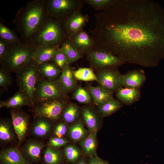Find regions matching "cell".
<instances>
[{"instance_id": "cell-1", "label": "cell", "mask_w": 164, "mask_h": 164, "mask_svg": "<svg viewBox=\"0 0 164 164\" xmlns=\"http://www.w3.org/2000/svg\"><path fill=\"white\" fill-rule=\"evenodd\" d=\"M95 15V27L90 30L94 49L146 67L164 56V10L155 2L115 0Z\"/></svg>"}, {"instance_id": "cell-2", "label": "cell", "mask_w": 164, "mask_h": 164, "mask_svg": "<svg viewBox=\"0 0 164 164\" xmlns=\"http://www.w3.org/2000/svg\"><path fill=\"white\" fill-rule=\"evenodd\" d=\"M48 15L46 0L32 1L20 9L13 22L23 41H32Z\"/></svg>"}, {"instance_id": "cell-3", "label": "cell", "mask_w": 164, "mask_h": 164, "mask_svg": "<svg viewBox=\"0 0 164 164\" xmlns=\"http://www.w3.org/2000/svg\"><path fill=\"white\" fill-rule=\"evenodd\" d=\"M66 19L56 18L48 14L31 42L37 46L46 45L60 47L69 37L66 26Z\"/></svg>"}, {"instance_id": "cell-4", "label": "cell", "mask_w": 164, "mask_h": 164, "mask_svg": "<svg viewBox=\"0 0 164 164\" xmlns=\"http://www.w3.org/2000/svg\"><path fill=\"white\" fill-rule=\"evenodd\" d=\"M37 46L32 42H25L11 45L7 55L1 64L10 72L15 73L33 61V54Z\"/></svg>"}, {"instance_id": "cell-5", "label": "cell", "mask_w": 164, "mask_h": 164, "mask_svg": "<svg viewBox=\"0 0 164 164\" xmlns=\"http://www.w3.org/2000/svg\"><path fill=\"white\" fill-rule=\"evenodd\" d=\"M38 65L33 61L16 73L19 90L28 97L32 106L35 103V94L39 77Z\"/></svg>"}, {"instance_id": "cell-6", "label": "cell", "mask_w": 164, "mask_h": 164, "mask_svg": "<svg viewBox=\"0 0 164 164\" xmlns=\"http://www.w3.org/2000/svg\"><path fill=\"white\" fill-rule=\"evenodd\" d=\"M65 97L37 101L31 110L34 117L56 121L67 104Z\"/></svg>"}, {"instance_id": "cell-7", "label": "cell", "mask_w": 164, "mask_h": 164, "mask_svg": "<svg viewBox=\"0 0 164 164\" xmlns=\"http://www.w3.org/2000/svg\"><path fill=\"white\" fill-rule=\"evenodd\" d=\"M46 2L49 14L64 19L80 10L84 2L80 0H46Z\"/></svg>"}, {"instance_id": "cell-8", "label": "cell", "mask_w": 164, "mask_h": 164, "mask_svg": "<svg viewBox=\"0 0 164 164\" xmlns=\"http://www.w3.org/2000/svg\"><path fill=\"white\" fill-rule=\"evenodd\" d=\"M59 78L48 79L39 75L35 94V103L45 100L65 97L66 94L61 88Z\"/></svg>"}, {"instance_id": "cell-9", "label": "cell", "mask_w": 164, "mask_h": 164, "mask_svg": "<svg viewBox=\"0 0 164 164\" xmlns=\"http://www.w3.org/2000/svg\"><path fill=\"white\" fill-rule=\"evenodd\" d=\"M87 55L89 60L95 67L104 69L114 68L125 63L122 58L103 50L94 49Z\"/></svg>"}, {"instance_id": "cell-10", "label": "cell", "mask_w": 164, "mask_h": 164, "mask_svg": "<svg viewBox=\"0 0 164 164\" xmlns=\"http://www.w3.org/2000/svg\"><path fill=\"white\" fill-rule=\"evenodd\" d=\"M114 68H104L97 77L100 86L112 92L117 90L122 86V75Z\"/></svg>"}, {"instance_id": "cell-11", "label": "cell", "mask_w": 164, "mask_h": 164, "mask_svg": "<svg viewBox=\"0 0 164 164\" xmlns=\"http://www.w3.org/2000/svg\"><path fill=\"white\" fill-rule=\"evenodd\" d=\"M11 114L14 131L19 142L22 141L27 134L29 124V117L20 108L12 109Z\"/></svg>"}, {"instance_id": "cell-12", "label": "cell", "mask_w": 164, "mask_h": 164, "mask_svg": "<svg viewBox=\"0 0 164 164\" xmlns=\"http://www.w3.org/2000/svg\"><path fill=\"white\" fill-rule=\"evenodd\" d=\"M69 39L81 54L87 53L94 49V43L90 35L83 30L70 35Z\"/></svg>"}, {"instance_id": "cell-13", "label": "cell", "mask_w": 164, "mask_h": 164, "mask_svg": "<svg viewBox=\"0 0 164 164\" xmlns=\"http://www.w3.org/2000/svg\"><path fill=\"white\" fill-rule=\"evenodd\" d=\"M88 19V15H83L80 10L74 12L68 18L66 21V26L69 36L82 30Z\"/></svg>"}, {"instance_id": "cell-14", "label": "cell", "mask_w": 164, "mask_h": 164, "mask_svg": "<svg viewBox=\"0 0 164 164\" xmlns=\"http://www.w3.org/2000/svg\"><path fill=\"white\" fill-rule=\"evenodd\" d=\"M58 46L42 45L36 46L34 51L33 61L38 65L43 63L52 61Z\"/></svg>"}, {"instance_id": "cell-15", "label": "cell", "mask_w": 164, "mask_h": 164, "mask_svg": "<svg viewBox=\"0 0 164 164\" xmlns=\"http://www.w3.org/2000/svg\"><path fill=\"white\" fill-rule=\"evenodd\" d=\"M28 106L32 107L30 100L26 95L19 90L11 97L5 101H0V108L6 107L12 109L20 108Z\"/></svg>"}, {"instance_id": "cell-16", "label": "cell", "mask_w": 164, "mask_h": 164, "mask_svg": "<svg viewBox=\"0 0 164 164\" xmlns=\"http://www.w3.org/2000/svg\"><path fill=\"white\" fill-rule=\"evenodd\" d=\"M74 71L69 65L66 66L62 70L59 78L61 88L66 94L74 88L76 83V79L74 75Z\"/></svg>"}, {"instance_id": "cell-17", "label": "cell", "mask_w": 164, "mask_h": 164, "mask_svg": "<svg viewBox=\"0 0 164 164\" xmlns=\"http://www.w3.org/2000/svg\"><path fill=\"white\" fill-rule=\"evenodd\" d=\"M0 160L4 164H29L16 148L7 149L1 152Z\"/></svg>"}, {"instance_id": "cell-18", "label": "cell", "mask_w": 164, "mask_h": 164, "mask_svg": "<svg viewBox=\"0 0 164 164\" xmlns=\"http://www.w3.org/2000/svg\"><path fill=\"white\" fill-rule=\"evenodd\" d=\"M145 80V76L142 72L138 70H133L122 75V86L125 87L139 88Z\"/></svg>"}, {"instance_id": "cell-19", "label": "cell", "mask_w": 164, "mask_h": 164, "mask_svg": "<svg viewBox=\"0 0 164 164\" xmlns=\"http://www.w3.org/2000/svg\"><path fill=\"white\" fill-rule=\"evenodd\" d=\"M87 90L92 96L96 105L100 107L107 101L113 98L112 92L101 86L87 87Z\"/></svg>"}, {"instance_id": "cell-20", "label": "cell", "mask_w": 164, "mask_h": 164, "mask_svg": "<svg viewBox=\"0 0 164 164\" xmlns=\"http://www.w3.org/2000/svg\"><path fill=\"white\" fill-rule=\"evenodd\" d=\"M39 75L41 77L48 79H58L62 72L61 70L52 61L41 63L38 66Z\"/></svg>"}, {"instance_id": "cell-21", "label": "cell", "mask_w": 164, "mask_h": 164, "mask_svg": "<svg viewBox=\"0 0 164 164\" xmlns=\"http://www.w3.org/2000/svg\"><path fill=\"white\" fill-rule=\"evenodd\" d=\"M139 88H120L117 90L116 96L121 101L129 104L136 101L139 96Z\"/></svg>"}, {"instance_id": "cell-22", "label": "cell", "mask_w": 164, "mask_h": 164, "mask_svg": "<svg viewBox=\"0 0 164 164\" xmlns=\"http://www.w3.org/2000/svg\"><path fill=\"white\" fill-rule=\"evenodd\" d=\"M44 146V144L39 142L30 141L26 144L24 150L29 158L32 161H37L40 159L41 151Z\"/></svg>"}, {"instance_id": "cell-23", "label": "cell", "mask_w": 164, "mask_h": 164, "mask_svg": "<svg viewBox=\"0 0 164 164\" xmlns=\"http://www.w3.org/2000/svg\"><path fill=\"white\" fill-rule=\"evenodd\" d=\"M32 128L33 133L38 137H43L47 135L51 128L50 121L43 117H36Z\"/></svg>"}, {"instance_id": "cell-24", "label": "cell", "mask_w": 164, "mask_h": 164, "mask_svg": "<svg viewBox=\"0 0 164 164\" xmlns=\"http://www.w3.org/2000/svg\"><path fill=\"white\" fill-rule=\"evenodd\" d=\"M60 49L66 56L69 63H71L81 57V54L76 48L69 39L61 44Z\"/></svg>"}, {"instance_id": "cell-25", "label": "cell", "mask_w": 164, "mask_h": 164, "mask_svg": "<svg viewBox=\"0 0 164 164\" xmlns=\"http://www.w3.org/2000/svg\"><path fill=\"white\" fill-rule=\"evenodd\" d=\"M96 132H91L87 137L80 140V146L87 155L91 156L96 155Z\"/></svg>"}, {"instance_id": "cell-26", "label": "cell", "mask_w": 164, "mask_h": 164, "mask_svg": "<svg viewBox=\"0 0 164 164\" xmlns=\"http://www.w3.org/2000/svg\"><path fill=\"white\" fill-rule=\"evenodd\" d=\"M0 39L12 45L19 44L23 42L14 30L7 27L1 22L0 23Z\"/></svg>"}, {"instance_id": "cell-27", "label": "cell", "mask_w": 164, "mask_h": 164, "mask_svg": "<svg viewBox=\"0 0 164 164\" xmlns=\"http://www.w3.org/2000/svg\"><path fill=\"white\" fill-rule=\"evenodd\" d=\"M85 122L91 132H96L98 125L97 117L94 112L88 108H84L82 111Z\"/></svg>"}, {"instance_id": "cell-28", "label": "cell", "mask_w": 164, "mask_h": 164, "mask_svg": "<svg viewBox=\"0 0 164 164\" xmlns=\"http://www.w3.org/2000/svg\"><path fill=\"white\" fill-rule=\"evenodd\" d=\"M11 124L8 120L2 119L0 123V138L5 142H11L13 141L15 135Z\"/></svg>"}, {"instance_id": "cell-29", "label": "cell", "mask_w": 164, "mask_h": 164, "mask_svg": "<svg viewBox=\"0 0 164 164\" xmlns=\"http://www.w3.org/2000/svg\"><path fill=\"white\" fill-rule=\"evenodd\" d=\"M61 115L64 121L71 123L74 122L79 115V109L77 105L71 103L66 104L64 108Z\"/></svg>"}, {"instance_id": "cell-30", "label": "cell", "mask_w": 164, "mask_h": 164, "mask_svg": "<svg viewBox=\"0 0 164 164\" xmlns=\"http://www.w3.org/2000/svg\"><path fill=\"white\" fill-rule=\"evenodd\" d=\"M68 132L71 139L74 141H77L81 140L85 137L86 131L82 123L79 121L70 126Z\"/></svg>"}, {"instance_id": "cell-31", "label": "cell", "mask_w": 164, "mask_h": 164, "mask_svg": "<svg viewBox=\"0 0 164 164\" xmlns=\"http://www.w3.org/2000/svg\"><path fill=\"white\" fill-rule=\"evenodd\" d=\"M44 159L46 164H59L62 159V155L58 151L48 147L45 149Z\"/></svg>"}, {"instance_id": "cell-32", "label": "cell", "mask_w": 164, "mask_h": 164, "mask_svg": "<svg viewBox=\"0 0 164 164\" xmlns=\"http://www.w3.org/2000/svg\"><path fill=\"white\" fill-rule=\"evenodd\" d=\"M76 79L84 81H98L97 77L92 70L90 68H80L74 71Z\"/></svg>"}, {"instance_id": "cell-33", "label": "cell", "mask_w": 164, "mask_h": 164, "mask_svg": "<svg viewBox=\"0 0 164 164\" xmlns=\"http://www.w3.org/2000/svg\"><path fill=\"white\" fill-rule=\"evenodd\" d=\"M120 107L119 102L113 98L101 106L99 110L103 116H107L116 111Z\"/></svg>"}, {"instance_id": "cell-34", "label": "cell", "mask_w": 164, "mask_h": 164, "mask_svg": "<svg viewBox=\"0 0 164 164\" xmlns=\"http://www.w3.org/2000/svg\"><path fill=\"white\" fill-rule=\"evenodd\" d=\"M10 72L1 66L0 69V86L5 91L8 92V90L12 84L13 79Z\"/></svg>"}, {"instance_id": "cell-35", "label": "cell", "mask_w": 164, "mask_h": 164, "mask_svg": "<svg viewBox=\"0 0 164 164\" xmlns=\"http://www.w3.org/2000/svg\"><path fill=\"white\" fill-rule=\"evenodd\" d=\"M90 94L81 87H78L73 94V97L80 103L87 104L91 101Z\"/></svg>"}, {"instance_id": "cell-36", "label": "cell", "mask_w": 164, "mask_h": 164, "mask_svg": "<svg viewBox=\"0 0 164 164\" xmlns=\"http://www.w3.org/2000/svg\"><path fill=\"white\" fill-rule=\"evenodd\" d=\"M115 0H85L84 2L97 10L103 11L108 8Z\"/></svg>"}, {"instance_id": "cell-37", "label": "cell", "mask_w": 164, "mask_h": 164, "mask_svg": "<svg viewBox=\"0 0 164 164\" xmlns=\"http://www.w3.org/2000/svg\"><path fill=\"white\" fill-rule=\"evenodd\" d=\"M65 153L68 160L72 163L75 162L80 156L79 149L73 145H69L65 148Z\"/></svg>"}, {"instance_id": "cell-38", "label": "cell", "mask_w": 164, "mask_h": 164, "mask_svg": "<svg viewBox=\"0 0 164 164\" xmlns=\"http://www.w3.org/2000/svg\"><path fill=\"white\" fill-rule=\"evenodd\" d=\"M53 62L61 70L69 64L66 56L60 49V48L55 54Z\"/></svg>"}, {"instance_id": "cell-39", "label": "cell", "mask_w": 164, "mask_h": 164, "mask_svg": "<svg viewBox=\"0 0 164 164\" xmlns=\"http://www.w3.org/2000/svg\"><path fill=\"white\" fill-rule=\"evenodd\" d=\"M11 45L7 42L0 39V62L5 59L10 49Z\"/></svg>"}, {"instance_id": "cell-40", "label": "cell", "mask_w": 164, "mask_h": 164, "mask_svg": "<svg viewBox=\"0 0 164 164\" xmlns=\"http://www.w3.org/2000/svg\"><path fill=\"white\" fill-rule=\"evenodd\" d=\"M69 142L68 140L66 139L56 137L51 138L49 144L53 147H60L66 145Z\"/></svg>"}, {"instance_id": "cell-41", "label": "cell", "mask_w": 164, "mask_h": 164, "mask_svg": "<svg viewBox=\"0 0 164 164\" xmlns=\"http://www.w3.org/2000/svg\"><path fill=\"white\" fill-rule=\"evenodd\" d=\"M67 131L66 125L63 123H59L56 127L54 131V134L57 137L61 138L64 135Z\"/></svg>"}, {"instance_id": "cell-42", "label": "cell", "mask_w": 164, "mask_h": 164, "mask_svg": "<svg viewBox=\"0 0 164 164\" xmlns=\"http://www.w3.org/2000/svg\"><path fill=\"white\" fill-rule=\"evenodd\" d=\"M88 164H108L106 161L98 157L97 155L91 156L89 161Z\"/></svg>"}, {"instance_id": "cell-43", "label": "cell", "mask_w": 164, "mask_h": 164, "mask_svg": "<svg viewBox=\"0 0 164 164\" xmlns=\"http://www.w3.org/2000/svg\"><path fill=\"white\" fill-rule=\"evenodd\" d=\"M77 164H87L85 161L83 159H81Z\"/></svg>"}]
</instances>
